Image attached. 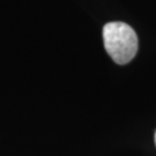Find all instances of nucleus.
I'll list each match as a JSON object with an SVG mask.
<instances>
[{
	"label": "nucleus",
	"mask_w": 156,
	"mask_h": 156,
	"mask_svg": "<svg viewBox=\"0 0 156 156\" xmlns=\"http://www.w3.org/2000/svg\"><path fill=\"white\" fill-rule=\"evenodd\" d=\"M103 41L106 52L119 65L129 62L136 55L138 36L126 23H106L103 28Z\"/></svg>",
	"instance_id": "nucleus-1"
},
{
	"label": "nucleus",
	"mask_w": 156,
	"mask_h": 156,
	"mask_svg": "<svg viewBox=\"0 0 156 156\" xmlns=\"http://www.w3.org/2000/svg\"><path fill=\"white\" fill-rule=\"evenodd\" d=\"M155 145H156V132H155Z\"/></svg>",
	"instance_id": "nucleus-2"
}]
</instances>
